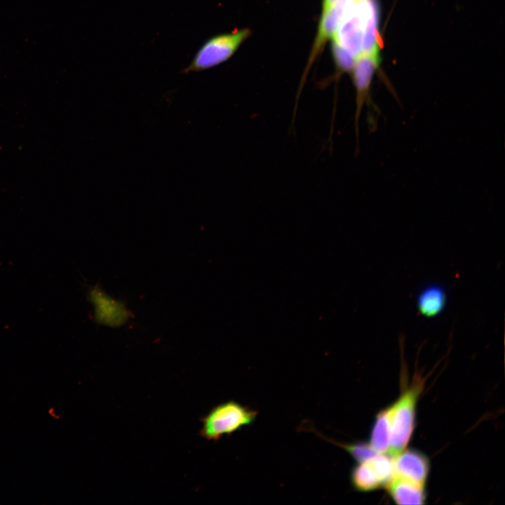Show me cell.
Masks as SVG:
<instances>
[{"label": "cell", "instance_id": "obj_7", "mask_svg": "<svg viewBox=\"0 0 505 505\" xmlns=\"http://www.w3.org/2000/svg\"><path fill=\"white\" fill-rule=\"evenodd\" d=\"M355 0H339L330 8L323 11L318 31L309 62L316 58L325 42L333 37L344 18L352 8Z\"/></svg>", "mask_w": 505, "mask_h": 505}, {"label": "cell", "instance_id": "obj_5", "mask_svg": "<svg viewBox=\"0 0 505 505\" xmlns=\"http://www.w3.org/2000/svg\"><path fill=\"white\" fill-rule=\"evenodd\" d=\"M379 64V55L361 54L353 67V82L356 90L354 126L358 140L359 121L364 105L370 97V89L374 72Z\"/></svg>", "mask_w": 505, "mask_h": 505}, {"label": "cell", "instance_id": "obj_2", "mask_svg": "<svg viewBox=\"0 0 505 505\" xmlns=\"http://www.w3.org/2000/svg\"><path fill=\"white\" fill-rule=\"evenodd\" d=\"M257 415V411L236 401L224 402L202 418L200 434L208 440H217L251 424Z\"/></svg>", "mask_w": 505, "mask_h": 505}, {"label": "cell", "instance_id": "obj_4", "mask_svg": "<svg viewBox=\"0 0 505 505\" xmlns=\"http://www.w3.org/2000/svg\"><path fill=\"white\" fill-rule=\"evenodd\" d=\"M393 475V457L386 453H377L353 467L350 481L354 490L367 492L385 487Z\"/></svg>", "mask_w": 505, "mask_h": 505}, {"label": "cell", "instance_id": "obj_9", "mask_svg": "<svg viewBox=\"0 0 505 505\" xmlns=\"http://www.w3.org/2000/svg\"><path fill=\"white\" fill-rule=\"evenodd\" d=\"M385 487L390 497L398 504H425V485L394 474Z\"/></svg>", "mask_w": 505, "mask_h": 505}, {"label": "cell", "instance_id": "obj_1", "mask_svg": "<svg viewBox=\"0 0 505 505\" xmlns=\"http://www.w3.org/2000/svg\"><path fill=\"white\" fill-rule=\"evenodd\" d=\"M424 381H413L392 404L388 454L393 457L407 448L415 427L416 406Z\"/></svg>", "mask_w": 505, "mask_h": 505}, {"label": "cell", "instance_id": "obj_8", "mask_svg": "<svg viewBox=\"0 0 505 505\" xmlns=\"http://www.w3.org/2000/svg\"><path fill=\"white\" fill-rule=\"evenodd\" d=\"M394 474L426 485L430 464L427 457L413 449H405L393 457Z\"/></svg>", "mask_w": 505, "mask_h": 505}, {"label": "cell", "instance_id": "obj_3", "mask_svg": "<svg viewBox=\"0 0 505 505\" xmlns=\"http://www.w3.org/2000/svg\"><path fill=\"white\" fill-rule=\"evenodd\" d=\"M250 35L248 29L220 34L208 39L194 55L183 74L198 72L214 67L227 60Z\"/></svg>", "mask_w": 505, "mask_h": 505}, {"label": "cell", "instance_id": "obj_13", "mask_svg": "<svg viewBox=\"0 0 505 505\" xmlns=\"http://www.w3.org/2000/svg\"><path fill=\"white\" fill-rule=\"evenodd\" d=\"M332 53L339 72H346L353 69L355 64L354 57L334 41L332 43Z\"/></svg>", "mask_w": 505, "mask_h": 505}, {"label": "cell", "instance_id": "obj_12", "mask_svg": "<svg viewBox=\"0 0 505 505\" xmlns=\"http://www.w3.org/2000/svg\"><path fill=\"white\" fill-rule=\"evenodd\" d=\"M337 445L345 450L357 463L364 462L379 453L370 443L351 444L337 443Z\"/></svg>", "mask_w": 505, "mask_h": 505}, {"label": "cell", "instance_id": "obj_6", "mask_svg": "<svg viewBox=\"0 0 505 505\" xmlns=\"http://www.w3.org/2000/svg\"><path fill=\"white\" fill-rule=\"evenodd\" d=\"M88 297L93 305L94 316L97 323L119 327L128 321L130 313L125 304L109 296L99 287L91 289Z\"/></svg>", "mask_w": 505, "mask_h": 505}, {"label": "cell", "instance_id": "obj_11", "mask_svg": "<svg viewBox=\"0 0 505 505\" xmlns=\"http://www.w3.org/2000/svg\"><path fill=\"white\" fill-rule=\"evenodd\" d=\"M392 404L379 411L372 425L370 444L379 453H387L390 444V426Z\"/></svg>", "mask_w": 505, "mask_h": 505}, {"label": "cell", "instance_id": "obj_14", "mask_svg": "<svg viewBox=\"0 0 505 505\" xmlns=\"http://www.w3.org/2000/svg\"><path fill=\"white\" fill-rule=\"evenodd\" d=\"M339 0H323V11L327 10L335 4Z\"/></svg>", "mask_w": 505, "mask_h": 505}, {"label": "cell", "instance_id": "obj_10", "mask_svg": "<svg viewBox=\"0 0 505 505\" xmlns=\"http://www.w3.org/2000/svg\"><path fill=\"white\" fill-rule=\"evenodd\" d=\"M447 302L445 288L438 283H431L422 288L415 298V306L419 314L427 318L440 315Z\"/></svg>", "mask_w": 505, "mask_h": 505}]
</instances>
